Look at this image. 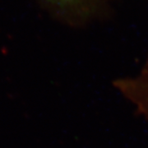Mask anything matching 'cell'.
Wrapping results in <instances>:
<instances>
[{
  "label": "cell",
  "instance_id": "cell-1",
  "mask_svg": "<svg viewBox=\"0 0 148 148\" xmlns=\"http://www.w3.org/2000/svg\"><path fill=\"white\" fill-rule=\"evenodd\" d=\"M134 103L137 114L148 120V61L138 76Z\"/></svg>",
  "mask_w": 148,
  "mask_h": 148
},
{
  "label": "cell",
  "instance_id": "cell-2",
  "mask_svg": "<svg viewBox=\"0 0 148 148\" xmlns=\"http://www.w3.org/2000/svg\"><path fill=\"white\" fill-rule=\"evenodd\" d=\"M49 1L54 2V3H73L76 0H49Z\"/></svg>",
  "mask_w": 148,
  "mask_h": 148
}]
</instances>
